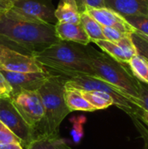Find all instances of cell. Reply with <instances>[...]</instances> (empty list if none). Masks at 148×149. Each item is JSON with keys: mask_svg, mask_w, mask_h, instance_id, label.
Wrapping results in <instances>:
<instances>
[{"mask_svg": "<svg viewBox=\"0 0 148 149\" xmlns=\"http://www.w3.org/2000/svg\"><path fill=\"white\" fill-rule=\"evenodd\" d=\"M85 120H86V118L85 116L72 117L70 120V121L72 123V129L71 131V134H72L73 142L76 144L79 143L83 138V135H84L83 125L85 124Z\"/></svg>", "mask_w": 148, "mask_h": 149, "instance_id": "obj_22", "label": "cell"}, {"mask_svg": "<svg viewBox=\"0 0 148 149\" xmlns=\"http://www.w3.org/2000/svg\"><path fill=\"white\" fill-rule=\"evenodd\" d=\"M80 24L89 37L91 42L93 43L98 40H106L103 35L102 25L86 11L80 13Z\"/></svg>", "mask_w": 148, "mask_h": 149, "instance_id": "obj_18", "label": "cell"}, {"mask_svg": "<svg viewBox=\"0 0 148 149\" xmlns=\"http://www.w3.org/2000/svg\"><path fill=\"white\" fill-rule=\"evenodd\" d=\"M77 3L80 13L90 9H101L106 7L105 0H77Z\"/></svg>", "mask_w": 148, "mask_h": 149, "instance_id": "obj_26", "label": "cell"}, {"mask_svg": "<svg viewBox=\"0 0 148 149\" xmlns=\"http://www.w3.org/2000/svg\"><path fill=\"white\" fill-rule=\"evenodd\" d=\"M86 12L104 27H111L125 34H132L135 32L134 28L125 19L124 17L109 8L90 9L87 10Z\"/></svg>", "mask_w": 148, "mask_h": 149, "instance_id": "obj_12", "label": "cell"}, {"mask_svg": "<svg viewBox=\"0 0 148 149\" xmlns=\"http://www.w3.org/2000/svg\"><path fill=\"white\" fill-rule=\"evenodd\" d=\"M0 149H24L17 143H0Z\"/></svg>", "mask_w": 148, "mask_h": 149, "instance_id": "obj_31", "label": "cell"}, {"mask_svg": "<svg viewBox=\"0 0 148 149\" xmlns=\"http://www.w3.org/2000/svg\"><path fill=\"white\" fill-rule=\"evenodd\" d=\"M81 95L96 110L106 109L114 105L113 99L107 93L99 91H84L79 90Z\"/></svg>", "mask_w": 148, "mask_h": 149, "instance_id": "obj_20", "label": "cell"}, {"mask_svg": "<svg viewBox=\"0 0 148 149\" xmlns=\"http://www.w3.org/2000/svg\"><path fill=\"white\" fill-rule=\"evenodd\" d=\"M135 33H136L138 36H140L141 38H143L144 40H146L147 42H148V35L143 34V33H140V32H138V31H135Z\"/></svg>", "mask_w": 148, "mask_h": 149, "instance_id": "obj_33", "label": "cell"}, {"mask_svg": "<svg viewBox=\"0 0 148 149\" xmlns=\"http://www.w3.org/2000/svg\"><path fill=\"white\" fill-rule=\"evenodd\" d=\"M12 5V3L7 0H0V13L6 12Z\"/></svg>", "mask_w": 148, "mask_h": 149, "instance_id": "obj_32", "label": "cell"}, {"mask_svg": "<svg viewBox=\"0 0 148 149\" xmlns=\"http://www.w3.org/2000/svg\"><path fill=\"white\" fill-rule=\"evenodd\" d=\"M130 118L132 119L135 127L137 128L138 132L140 134L141 139L143 140L144 145L142 149H148V127L140 120V118L135 115V114H131L129 115Z\"/></svg>", "mask_w": 148, "mask_h": 149, "instance_id": "obj_24", "label": "cell"}, {"mask_svg": "<svg viewBox=\"0 0 148 149\" xmlns=\"http://www.w3.org/2000/svg\"><path fill=\"white\" fill-rule=\"evenodd\" d=\"M64 81L65 85L76 89L84 91H99L109 94L113 99L114 106L123 110L128 115L134 114L138 108L131 102L126 94L99 78L85 74H76L64 79Z\"/></svg>", "mask_w": 148, "mask_h": 149, "instance_id": "obj_5", "label": "cell"}, {"mask_svg": "<svg viewBox=\"0 0 148 149\" xmlns=\"http://www.w3.org/2000/svg\"><path fill=\"white\" fill-rule=\"evenodd\" d=\"M1 72L11 86L12 94L20 91H38L51 76L48 72H13L7 71H1Z\"/></svg>", "mask_w": 148, "mask_h": 149, "instance_id": "obj_10", "label": "cell"}, {"mask_svg": "<svg viewBox=\"0 0 148 149\" xmlns=\"http://www.w3.org/2000/svg\"><path fill=\"white\" fill-rule=\"evenodd\" d=\"M135 115H137L139 118H140V120L147 126L148 127V113L147 112H146V111H144V110H141L140 108H137V110H136V112H135V113H134Z\"/></svg>", "mask_w": 148, "mask_h": 149, "instance_id": "obj_30", "label": "cell"}, {"mask_svg": "<svg viewBox=\"0 0 148 149\" xmlns=\"http://www.w3.org/2000/svg\"><path fill=\"white\" fill-rule=\"evenodd\" d=\"M13 90L11 86L0 71V99H10Z\"/></svg>", "mask_w": 148, "mask_h": 149, "instance_id": "obj_29", "label": "cell"}, {"mask_svg": "<svg viewBox=\"0 0 148 149\" xmlns=\"http://www.w3.org/2000/svg\"><path fill=\"white\" fill-rule=\"evenodd\" d=\"M9 100L24 121L32 128L37 137L44 118V107L38 92L20 91L12 94Z\"/></svg>", "mask_w": 148, "mask_h": 149, "instance_id": "obj_6", "label": "cell"}, {"mask_svg": "<svg viewBox=\"0 0 148 149\" xmlns=\"http://www.w3.org/2000/svg\"><path fill=\"white\" fill-rule=\"evenodd\" d=\"M89 63L97 78L113 85L128 96L130 100L138 99L139 80L131 73L126 64H121L104 52L85 45Z\"/></svg>", "mask_w": 148, "mask_h": 149, "instance_id": "obj_3", "label": "cell"}, {"mask_svg": "<svg viewBox=\"0 0 148 149\" xmlns=\"http://www.w3.org/2000/svg\"><path fill=\"white\" fill-rule=\"evenodd\" d=\"M7 1H9V2H10V3H13L16 0H7Z\"/></svg>", "mask_w": 148, "mask_h": 149, "instance_id": "obj_34", "label": "cell"}, {"mask_svg": "<svg viewBox=\"0 0 148 149\" xmlns=\"http://www.w3.org/2000/svg\"><path fill=\"white\" fill-rule=\"evenodd\" d=\"M55 9L51 0H16L4 12L10 17L55 25Z\"/></svg>", "mask_w": 148, "mask_h": 149, "instance_id": "obj_7", "label": "cell"}, {"mask_svg": "<svg viewBox=\"0 0 148 149\" xmlns=\"http://www.w3.org/2000/svg\"><path fill=\"white\" fill-rule=\"evenodd\" d=\"M0 70L13 72H46L33 56L0 44Z\"/></svg>", "mask_w": 148, "mask_h": 149, "instance_id": "obj_9", "label": "cell"}, {"mask_svg": "<svg viewBox=\"0 0 148 149\" xmlns=\"http://www.w3.org/2000/svg\"><path fill=\"white\" fill-rule=\"evenodd\" d=\"M55 17L61 23H80V11L78 7L77 0H59L55 9Z\"/></svg>", "mask_w": 148, "mask_h": 149, "instance_id": "obj_15", "label": "cell"}, {"mask_svg": "<svg viewBox=\"0 0 148 149\" xmlns=\"http://www.w3.org/2000/svg\"><path fill=\"white\" fill-rule=\"evenodd\" d=\"M0 121L21 141L24 149L35 137L32 128L24 121L9 99H0Z\"/></svg>", "mask_w": 148, "mask_h": 149, "instance_id": "obj_8", "label": "cell"}, {"mask_svg": "<svg viewBox=\"0 0 148 149\" xmlns=\"http://www.w3.org/2000/svg\"><path fill=\"white\" fill-rule=\"evenodd\" d=\"M38 92L42 98L44 107V118L38 136L44 134L58 136L61 122L72 113L65 100L64 79L51 74Z\"/></svg>", "mask_w": 148, "mask_h": 149, "instance_id": "obj_4", "label": "cell"}, {"mask_svg": "<svg viewBox=\"0 0 148 149\" xmlns=\"http://www.w3.org/2000/svg\"><path fill=\"white\" fill-rule=\"evenodd\" d=\"M65 100L67 107L71 112L73 111H85L93 112L95 107H92L76 88L65 85Z\"/></svg>", "mask_w": 148, "mask_h": 149, "instance_id": "obj_16", "label": "cell"}, {"mask_svg": "<svg viewBox=\"0 0 148 149\" xmlns=\"http://www.w3.org/2000/svg\"><path fill=\"white\" fill-rule=\"evenodd\" d=\"M126 65L132 75L137 80L148 84V60L147 58L137 53Z\"/></svg>", "mask_w": 148, "mask_h": 149, "instance_id": "obj_19", "label": "cell"}, {"mask_svg": "<svg viewBox=\"0 0 148 149\" xmlns=\"http://www.w3.org/2000/svg\"><path fill=\"white\" fill-rule=\"evenodd\" d=\"M25 149H72L59 136L40 135L32 140Z\"/></svg>", "mask_w": 148, "mask_h": 149, "instance_id": "obj_17", "label": "cell"}, {"mask_svg": "<svg viewBox=\"0 0 148 149\" xmlns=\"http://www.w3.org/2000/svg\"><path fill=\"white\" fill-rule=\"evenodd\" d=\"M125 19L134 28L135 31L148 35V17L146 16H130Z\"/></svg>", "mask_w": 148, "mask_h": 149, "instance_id": "obj_23", "label": "cell"}, {"mask_svg": "<svg viewBox=\"0 0 148 149\" xmlns=\"http://www.w3.org/2000/svg\"><path fill=\"white\" fill-rule=\"evenodd\" d=\"M54 28L56 36L59 40L73 42L82 45H87L91 43L89 37L80 23L72 24L57 22Z\"/></svg>", "mask_w": 148, "mask_h": 149, "instance_id": "obj_14", "label": "cell"}, {"mask_svg": "<svg viewBox=\"0 0 148 149\" xmlns=\"http://www.w3.org/2000/svg\"><path fill=\"white\" fill-rule=\"evenodd\" d=\"M147 1H148V0H147Z\"/></svg>", "mask_w": 148, "mask_h": 149, "instance_id": "obj_36", "label": "cell"}, {"mask_svg": "<svg viewBox=\"0 0 148 149\" xmlns=\"http://www.w3.org/2000/svg\"><path fill=\"white\" fill-rule=\"evenodd\" d=\"M33 57L51 75L63 79L76 74L95 77L85 45L79 44L60 40Z\"/></svg>", "mask_w": 148, "mask_h": 149, "instance_id": "obj_2", "label": "cell"}, {"mask_svg": "<svg viewBox=\"0 0 148 149\" xmlns=\"http://www.w3.org/2000/svg\"><path fill=\"white\" fill-rule=\"evenodd\" d=\"M0 143H17L22 146L21 141L0 121Z\"/></svg>", "mask_w": 148, "mask_h": 149, "instance_id": "obj_25", "label": "cell"}, {"mask_svg": "<svg viewBox=\"0 0 148 149\" xmlns=\"http://www.w3.org/2000/svg\"><path fill=\"white\" fill-rule=\"evenodd\" d=\"M53 24L0 16V44L33 56L59 42Z\"/></svg>", "mask_w": 148, "mask_h": 149, "instance_id": "obj_1", "label": "cell"}, {"mask_svg": "<svg viewBox=\"0 0 148 149\" xmlns=\"http://www.w3.org/2000/svg\"><path fill=\"white\" fill-rule=\"evenodd\" d=\"M105 53L121 64H127L137 54V50L133 42L131 34L126 35L117 42L108 40H98L93 42Z\"/></svg>", "mask_w": 148, "mask_h": 149, "instance_id": "obj_11", "label": "cell"}, {"mask_svg": "<svg viewBox=\"0 0 148 149\" xmlns=\"http://www.w3.org/2000/svg\"><path fill=\"white\" fill-rule=\"evenodd\" d=\"M106 7L122 17L146 16L148 17L147 0H105Z\"/></svg>", "mask_w": 148, "mask_h": 149, "instance_id": "obj_13", "label": "cell"}, {"mask_svg": "<svg viewBox=\"0 0 148 149\" xmlns=\"http://www.w3.org/2000/svg\"><path fill=\"white\" fill-rule=\"evenodd\" d=\"M2 14H3V13H0V16H1V15H2Z\"/></svg>", "mask_w": 148, "mask_h": 149, "instance_id": "obj_35", "label": "cell"}, {"mask_svg": "<svg viewBox=\"0 0 148 149\" xmlns=\"http://www.w3.org/2000/svg\"><path fill=\"white\" fill-rule=\"evenodd\" d=\"M102 31H103V35L105 37V39L111 41V42H117V41L120 40L122 38H124L126 35H128V34H125V33H123L116 29L111 28V27L102 26Z\"/></svg>", "mask_w": 148, "mask_h": 149, "instance_id": "obj_28", "label": "cell"}, {"mask_svg": "<svg viewBox=\"0 0 148 149\" xmlns=\"http://www.w3.org/2000/svg\"><path fill=\"white\" fill-rule=\"evenodd\" d=\"M133 42L137 50V53L143 56L148 60V42L138 36L135 32L131 34Z\"/></svg>", "mask_w": 148, "mask_h": 149, "instance_id": "obj_27", "label": "cell"}, {"mask_svg": "<svg viewBox=\"0 0 148 149\" xmlns=\"http://www.w3.org/2000/svg\"><path fill=\"white\" fill-rule=\"evenodd\" d=\"M131 102L137 107L148 113V84L139 81L138 99H133Z\"/></svg>", "mask_w": 148, "mask_h": 149, "instance_id": "obj_21", "label": "cell"}]
</instances>
